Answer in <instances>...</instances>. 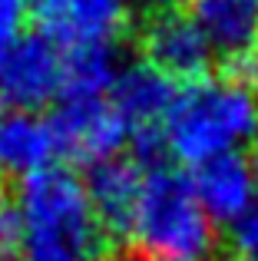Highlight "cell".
<instances>
[{
  "label": "cell",
  "mask_w": 258,
  "mask_h": 261,
  "mask_svg": "<svg viewBox=\"0 0 258 261\" xmlns=\"http://www.w3.org/2000/svg\"><path fill=\"white\" fill-rule=\"evenodd\" d=\"M17 205L23 215V261H116L123 255L103 235L83 182L66 169L46 166L27 175Z\"/></svg>",
  "instance_id": "cell-1"
},
{
  "label": "cell",
  "mask_w": 258,
  "mask_h": 261,
  "mask_svg": "<svg viewBox=\"0 0 258 261\" xmlns=\"http://www.w3.org/2000/svg\"><path fill=\"white\" fill-rule=\"evenodd\" d=\"M258 133V96L228 80H199L175 93L162 139L166 152L189 166L228 155Z\"/></svg>",
  "instance_id": "cell-2"
},
{
  "label": "cell",
  "mask_w": 258,
  "mask_h": 261,
  "mask_svg": "<svg viewBox=\"0 0 258 261\" xmlns=\"http://www.w3.org/2000/svg\"><path fill=\"white\" fill-rule=\"evenodd\" d=\"M133 238L159 261H205L212 255L215 222L195 198L192 178L166 166L146 169Z\"/></svg>",
  "instance_id": "cell-3"
},
{
  "label": "cell",
  "mask_w": 258,
  "mask_h": 261,
  "mask_svg": "<svg viewBox=\"0 0 258 261\" xmlns=\"http://www.w3.org/2000/svg\"><path fill=\"white\" fill-rule=\"evenodd\" d=\"M136 46L142 53V63L159 70L172 83H199L212 73V43L192 13L182 10H159L149 13L136 30Z\"/></svg>",
  "instance_id": "cell-4"
},
{
  "label": "cell",
  "mask_w": 258,
  "mask_h": 261,
  "mask_svg": "<svg viewBox=\"0 0 258 261\" xmlns=\"http://www.w3.org/2000/svg\"><path fill=\"white\" fill-rule=\"evenodd\" d=\"M63 50L46 33H17L0 43V106L37 109L60 93Z\"/></svg>",
  "instance_id": "cell-5"
},
{
  "label": "cell",
  "mask_w": 258,
  "mask_h": 261,
  "mask_svg": "<svg viewBox=\"0 0 258 261\" xmlns=\"http://www.w3.org/2000/svg\"><path fill=\"white\" fill-rule=\"evenodd\" d=\"M57 152L73 162H96L113 159L126 142V122L116 113L110 96L96 99H63L50 119Z\"/></svg>",
  "instance_id": "cell-6"
},
{
  "label": "cell",
  "mask_w": 258,
  "mask_h": 261,
  "mask_svg": "<svg viewBox=\"0 0 258 261\" xmlns=\"http://www.w3.org/2000/svg\"><path fill=\"white\" fill-rule=\"evenodd\" d=\"M142 182H146V169L136 159H123V155H113V159L90 166V175L83 182L93 215L116 251H123V245L133 238Z\"/></svg>",
  "instance_id": "cell-7"
},
{
  "label": "cell",
  "mask_w": 258,
  "mask_h": 261,
  "mask_svg": "<svg viewBox=\"0 0 258 261\" xmlns=\"http://www.w3.org/2000/svg\"><path fill=\"white\" fill-rule=\"evenodd\" d=\"M37 17L57 46H113L133 27V0H53Z\"/></svg>",
  "instance_id": "cell-8"
},
{
  "label": "cell",
  "mask_w": 258,
  "mask_h": 261,
  "mask_svg": "<svg viewBox=\"0 0 258 261\" xmlns=\"http://www.w3.org/2000/svg\"><path fill=\"white\" fill-rule=\"evenodd\" d=\"M192 189H195V198L202 202V208H205V215L212 222H228V225L252 208L255 192H258L252 166L239 152H228L195 166Z\"/></svg>",
  "instance_id": "cell-9"
},
{
  "label": "cell",
  "mask_w": 258,
  "mask_h": 261,
  "mask_svg": "<svg viewBox=\"0 0 258 261\" xmlns=\"http://www.w3.org/2000/svg\"><path fill=\"white\" fill-rule=\"evenodd\" d=\"M50 119H40L30 109H0V172L33 175L57 159Z\"/></svg>",
  "instance_id": "cell-10"
},
{
  "label": "cell",
  "mask_w": 258,
  "mask_h": 261,
  "mask_svg": "<svg viewBox=\"0 0 258 261\" xmlns=\"http://www.w3.org/2000/svg\"><path fill=\"white\" fill-rule=\"evenodd\" d=\"M192 20L222 63L258 46V0H192Z\"/></svg>",
  "instance_id": "cell-11"
},
{
  "label": "cell",
  "mask_w": 258,
  "mask_h": 261,
  "mask_svg": "<svg viewBox=\"0 0 258 261\" xmlns=\"http://www.w3.org/2000/svg\"><path fill=\"white\" fill-rule=\"evenodd\" d=\"M116 50L113 46H70L63 53V99H96L116 83Z\"/></svg>",
  "instance_id": "cell-12"
},
{
  "label": "cell",
  "mask_w": 258,
  "mask_h": 261,
  "mask_svg": "<svg viewBox=\"0 0 258 261\" xmlns=\"http://www.w3.org/2000/svg\"><path fill=\"white\" fill-rule=\"evenodd\" d=\"M228 245H232V255L242 261H258V198L252 202V208L242 218L232 222V235H228Z\"/></svg>",
  "instance_id": "cell-13"
},
{
  "label": "cell",
  "mask_w": 258,
  "mask_h": 261,
  "mask_svg": "<svg viewBox=\"0 0 258 261\" xmlns=\"http://www.w3.org/2000/svg\"><path fill=\"white\" fill-rule=\"evenodd\" d=\"M27 20V0H0V43L13 40Z\"/></svg>",
  "instance_id": "cell-14"
},
{
  "label": "cell",
  "mask_w": 258,
  "mask_h": 261,
  "mask_svg": "<svg viewBox=\"0 0 258 261\" xmlns=\"http://www.w3.org/2000/svg\"><path fill=\"white\" fill-rule=\"evenodd\" d=\"M248 166H252V175H255V189H258V133L252 136V152H248Z\"/></svg>",
  "instance_id": "cell-15"
},
{
  "label": "cell",
  "mask_w": 258,
  "mask_h": 261,
  "mask_svg": "<svg viewBox=\"0 0 258 261\" xmlns=\"http://www.w3.org/2000/svg\"><path fill=\"white\" fill-rule=\"evenodd\" d=\"M146 4L159 7V10H175V7H179V4H186V0H146Z\"/></svg>",
  "instance_id": "cell-16"
},
{
  "label": "cell",
  "mask_w": 258,
  "mask_h": 261,
  "mask_svg": "<svg viewBox=\"0 0 258 261\" xmlns=\"http://www.w3.org/2000/svg\"><path fill=\"white\" fill-rule=\"evenodd\" d=\"M50 4H53V0H27V7H33L37 13H43V10H46Z\"/></svg>",
  "instance_id": "cell-17"
},
{
  "label": "cell",
  "mask_w": 258,
  "mask_h": 261,
  "mask_svg": "<svg viewBox=\"0 0 258 261\" xmlns=\"http://www.w3.org/2000/svg\"><path fill=\"white\" fill-rule=\"evenodd\" d=\"M116 261H159V258H149V255H119Z\"/></svg>",
  "instance_id": "cell-18"
},
{
  "label": "cell",
  "mask_w": 258,
  "mask_h": 261,
  "mask_svg": "<svg viewBox=\"0 0 258 261\" xmlns=\"http://www.w3.org/2000/svg\"><path fill=\"white\" fill-rule=\"evenodd\" d=\"M232 261H242V258H232Z\"/></svg>",
  "instance_id": "cell-19"
}]
</instances>
